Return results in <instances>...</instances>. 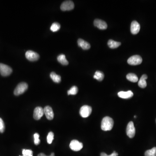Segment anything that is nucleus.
<instances>
[{
  "label": "nucleus",
  "instance_id": "obj_8",
  "mask_svg": "<svg viewBox=\"0 0 156 156\" xmlns=\"http://www.w3.org/2000/svg\"><path fill=\"white\" fill-rule=\"evenodd\" d=\"M74 8V3L71 1H65L61 4L60 8L62 11L71 10Z\"/></svg>",
  "mask_w": 156,
  "mask_h": 156
},
{
  "label": "nucleus",
  "instance_id": "obj_26",
  "mask_svg": "<svg viewBox=\"0 0 156 156\" xmlns=\"http://www.w3.org/2000/svg\"><path fill=\"white\" fill-rule=\"evenodd\" d=\"M23 156H33V151L31 150L23 149L22 150Z\"/></svg>",
  "mask_w": 156,
  "mask_h": 156
},
{
  "label": "nucleus",
  "instance_id": "obj_20",
  "mask_svg": "<svg viewBox=\"0 0 156 156\" xmlns=\"http://www.w3.org/2000/svg\"><path fill=\"white\" fill-rule=\"evenodd\" d=\"M57 60L63 65H67L69 64L68 61L66 58V56L64 54H60L58 57Z\"/></svg>",
  "mask_w": 156,
  "mask_h": 156
},
{
  "label": "nucleus",
  "instance_id": "obj_13",
  "mask_svg": "<svg viewBox=\"0 0 156 156\" xmlns=\"http://www.w3.org/2000/svg\"><path fill=\"white\" fill-rule=\"evenodd\" d=\"M43 110L47 119L49 120H52L54 118V113L52 108L49 106H47L43 109Z\"/></svg>",
  "mask_w": 156,
  "mask_h": 156
},
{
  "label": "nucleus",
  "instance_id": "obj_15",
  "mask_svg": "<svg viewBox=\"0 0 156 156\" xmlns=\"http://www.w3.org/2000/svg\"><path fill=\"white\" fill-rule=\"evenodd\" d=\"M78 46L83 50H87L90 48V43L82 39H79L78 41Z\"/></svg>",
  "mask_w": 156,
  "mask_h": 156
},
{
  "label": "nucleus",
  "instance_id": "obj_12",
  "mask_svg": "<svg viewBox=\"0 0 156 156\" xmlns=\"http://www.w3.org/2000/svg\"><path fill=\"white\" fill-rule=\"evenodd\" d=\"M140 25L138 23L137 21H132L131 26V33L133 34H137L140 30Z\"/></svg>",
  "mask_w": 156,
  "mask_h": 156
},
{
  "label": "nucleus",
  "instance_id": "obj_21",
  "mask_svg": "<svg viewBox=\"0 0 156 156\" xmlns=\"http://www.w3.org/2000/svg\"><path fill=\"white\" fill-rule=\"evenodd\" d=\"M104 74L102 72L99 71H97L94 73V78L97 79L99 81H101L104 78Z\"/></svg>",
  "mask_w": 156,
  "mask_h": 156
},
{
  "label": "nucleus",
  "instance_id": "obj_28",
  "mask_svg": "<svg viewBox=\"0 0 156 156\" xmlns=\"http://www.w3.org/2000/svg\"><path fill=\"white\" fill-rule=\"evenodd\" d=\"M5 130V125L4 122L1 118H0V133H3Z\"/></svg>",
  "mask_w": 156,
  "mask_h": 156
},
{
  "label": "nucleus",
  "instance_id": "obj_30",
  "mask_svg": "<svg viewBox=\"0 0 156 156\" xmlns=\"http://www.w3.org/2000/svg\"><path fill=\"white\" fill-rule=\"evenodd\" d=\"M37 156H47L45 155V154H43V153H41V154H39ZM48 156H55V154L54 153H52L50 155Z\"/></svg>",
  "mask_w": 156,
  "mask_h": 156
},
{
  "label": "nucleus",
  "instance_id": "obj_29",
  "mask_svg": "<svg viewBox=\"0 0 156 156\" xmlns=\"http://www.w3.org/2000/svg\"><path fill=\"white\" fill-rule=\"evenodd\" d=\"M118 154L115 151L113 152L112 154L109 155H107L106 153H103H103H101V154L100 156H118Z\"/></svg>",
  "mask_w": 156,
  "mask_h": 156
},
{
  "label": "nucleus",
  "instance_id": "obj_14",
  "mask_svg": "<svg viewBox=\"0 0 156 156\" xmlns=\"http://www.w3.org/2000/svg\"><path fill=\"white\" fill-rule=\"evenodd\" d=\"M118 95L120 98L124 99H128L133 96L134 94L132 91L127 92L121 91L118 92Z\"/></svg>",
  "mask_w": 156,
  "mask_h": 156
},
{
  "label": "nucleus",
  "instance_id": "obj_10",
  "mask_svg": "<svg viewBox=\"0 0 156 156\" xmlns=\"http://www.w3.org/2000/svg\"><path fill=\"white\" fill-rule=\"evenodd\" d=\"M44 110L41 107H37L35 108L34 112V118L35 120H40L44 115Z\"/></svg>",
  "mask_w": 156,
  "mask_h": 156
},
{
  "label": "nucleus",
  "instance_id": "obj_4",
  "mask_svg": "<svg viewBox=\"0 0 156 156\" xmlns=\"http://www.w3.org/2000/svg\"><path fill=\"white\" fill-rule=\"evenodd\" d=\"M92 112L91 107L88 106H84L80 108L79 113L80 115L84 118L88 117Z\"/></svg>",
  "mask_w": 156,
  "mask_h": 156
},
{
  "label": "nucleus",
  "instance_id": "obj_32",
  "mask_svg": "<svg viewBox=\"0 0 156 156\" xmlns=\"http://www.w3.org/2000/svg\"></svg>",
  "mask_w": 156,
  "mask_h": 156
},
{
  "label": "nucleus",
  "instance_id": "obj_24",
  "mask_svg": "<svg viewBox=\"0 0 156 156\" xmlns=\"http://www.w3.org/2000/svg\"><path fill=\"white\" fill-rule=\"evenodd\" d=\"M78 88L76 86H73L68 91V95H75L78 93Z\"/></svg>",
  "mask_w": 156,
  "mask_h": 156
},
{
  "label": "nucleus",
  "instance_id": "obj_2",
  "mask_svg": "<svg viewBox=\"0 0 156 156\" xmlns=\"http://www.w3.org/2000/svg\"><path fill=\"white\" fill-rule=\"evenodd\" d=\"M28 85L26 83H20L19 84L14 91V94L15 95H19L22 94L28 89Z\"/></svg>",
  "mask_w": 156,
  "mask_h": 156
},
{
  "label": "nucleus",
  "instance_id": "obj_31",
  "mask_svg": "<svg viewBox=\"0 0 156 156\" xmlns=\"http://www.w3.org/2000/svg\"><path fill=\"white\" fill-rule=\"evenodd\" d=\"M134 118H136V116H135V115L134 116Z\"/></svg>",
  "mask_w": 156,
  "mask_h": 156
},
{
  "label": "nucleus",
  "instance_id": "obj_23",
  "mask_svg": "<svg viewBox=\"0 0 156 156\" xmlns=\"http://www.w3.org/2000/svg\"><path fill=\"white\" fill-rule=\"evenodd\" d=\"M60 28V24L57 22H55L52 24L50 27V30L52 32H57L58 31Z\"/></svg>",
  "mask_w": 156,
  "mask_h": 156
},
{
  "label": "nucleus",
  "instance_id": "obj_1",
  "mask_svg": "<svg viewBox=\"0 0 156 156\" xmlns=\"http://www.w3.org/2000/svg\"><path fill=\"white\" fill-rule=\"evenodd\" d=\"M114 124L112 118L108 116L105 117L101 121V129L104 131H110L113 128Z\"/></svg>",
  "mask_w": 156,
  "mask_h": 156
},
{
  "label": "nucleus",
  "instance_id": "obj_3",
  "mask_svg": "<svg viewBox=\"0 0 156 156\" xmlns=\"http://www.w3.org/2000/svg\"><path fill=\"white\" fill-rule=\"evenodd\" d=\"M12 72V69L10 67L5 64L0 63V73L2 76H8Z\"/></svg>",
  "mask_w": 156,
  "mask_h": 156
},
{
  "label": "nucleus",
  "instance_id": "obj_11",
  "mask_svg": "<svg viewBox=\"0 0 156 156\" xmlns=\"http://www.w3.org/2000/svg\"><path fill=\"white\" fill-rule=\"evenodd\" d=\"M94 25L100 30H106L107 28V24L105 21L100 19H95L94 22Z\"/></svg>",
  "mask_w": 156,
  "mask_h": 156
},
{
  "label": "nucleus",
  "instance_id": "obj_9",
  "mask_svg": "<svg viewBox=\"0 0 156 156\" xmlns=\"http://www.w3.org/2000/svg\"><path fill=\"white\" fill-rule=\"evenodd\" d=\"M25 56L26 58L29 61H36L40 58V56L38 53L32 50H28L26 52Z\"/></svg>",
  "mask_w": 156,
  "mask_h": 156
},
{
  "label": "nucleus",
  "instance_id": "obj_6",
  "mask_svg": "<svg viewBox=\"0 0 156 156\" xmlns=\"http://www.w3.org/2000/svg\"><path fill=\"white\" fill-rule=\"evenodd\" d=\"M135 132L136 131L133 122H129L126 128V133L127 136L131 139H132L135 136Z\"/></svg>",
  "mask_w": 156,
  "mask_h": 156
},
{
  "label": "nucleus",
  "instance_id": "obj_16",
  "mask_svg": "<svg viewBox=\"0 0 156 156\" xmlns=\"http://www.w3.org/2000/svg\"><path fill=\"white\" fill-rule=\"evenodd\" d=\"M147 78H148V76L145 74L143 75L141 77L138 83L139 86L140 88H143V89L146 88L147 85V82H146V79Z\"/></svg>",
  "mask_w": 156,
  "mask_h": 156
},
{
  "label": "nucleus",
  "instance_id": "obj_7",
  "mask_svg": "<svg viewBox=\"0 0 156 156\" xmlns=\"http://www.w3.org/2000/svg\"><path fill=\"white\" fill-rule=\"evenodd\" d=\"M83 143L76 140L72 141L69 144V147L72 150L75 151H78L83 148Z\"/></svg>",
  "mask_w": 156,
  "mask_h": 156
},
{
  "label": "nucleus",
  "instance_id": "obj_5",
  "mask_svg": "<svg viewBox=\"0 0 156 156\" xmlns=\"http://www.w3.org/2000/svg\"><path fill=\"white\" fill-rule=\"evenodd\" d=\"M142 62V59L139 55H134L132 56L127 60V63L129 65L132 66L140 65Z\"/></svg>",
  "mask_w": 156,
  "mask_h": 156
},
{
  "label": "nucleus",
  "instance_id": "obj_27",
  "mask_svg": "<svg viewBox=\"0 0 156 156\" xmlns=\"http://www.w3.org/2000/svg\"><path fill=\"white\" fill-rule=\"evenodd\" d=\"M34 143L36 145H38L39 143H40V141L39 138H40V135H39V134L35 133L34 134Z\"/></svg>",
  "mask_w": 156,
  "mask_h": 156
},
{
  "label": "nucleus",
  "instance_id": "obj_22",
  "mask_svg": "<svg viewBox=\"0 0 156 156\" xmlns=\"http://www.w3.org/2000/svg\"><path fill=\"white\" fill-rule=\"evenodd\" d=\"M145 156H156V147L147 150L145 153Z\"/></svg>",
  "mask_w": 156,
  "mask_h": 156
},
{
  "label": "nucleus",
  "instance_id": "obj_18",
  "mask_svg": "<svg viewBox=\"0 0 156 156\" xmlns=\"http://www.w3.org/2000/svg\"><path fill=\"white\" fill-rule=\"evenodd\" d=\"M108 46L111 49H115L121 45V43L112 40H110L108 43Z\"/></svg>",
  "mask_w": 156,
  "mask_h": 156
},
{
  "label": "nucleus",
  "instance_id": "obj_25",
  "mask_svg": "<svg viewBox=\"0 0 156 156\" xmlns=\"http://www.w3.org/2000/svg\"><path fill=\"white\" fill-rule=\"evenodd\" d=\"M54 139V134L52 132H50L47 137V141L49 144H51Z\"/></svg>",
  "mask_w": 156,
  "mask_h": 156
},
{
  "label": "nucleus",
  "instance_id": "obj_19",
  "mask_svg": "<svg viewBox=\"0 0 156 156\" xmlns=\"http://www.w3.org/2000/svg\"><path fill=\"white\" fill-rule=\"evenodd\" d=\"M50 76L51 79L53 80V82L56 83H59L61 81V76L57 75L54 72H52L50 74Z\"/></svg>",
  "mask_w": 156,
  "mask_h": 156
},
{
  "label": "nucleus",
  "instance_id": "obj_17",
  "mask_svg": "<svg viewBox=\"0 0 156 156\" xmlns=\"http://www.w3.org/2000/svg\"><path fill=\"white\" fill-rule=\"evenodd\" d=\"M126 78L127 80L132 83H136L139 81V78L137 75L132 73L128 74L127 75Z\"/></svg>",
  "mask_w": 156,
  "mask_h": 156
}]
</instances>
